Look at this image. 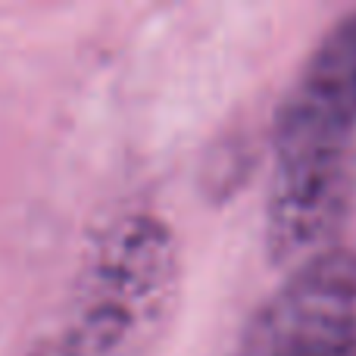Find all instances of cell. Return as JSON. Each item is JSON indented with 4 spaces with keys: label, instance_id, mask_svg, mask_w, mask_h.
<instances>
[{
    "label": "cell",
    "instance_id": "cell-1",
    "mask_svg": "<svg viewBox=\"0 0 356 356\" xmlns=\"http://www.w3.org/2000/svg\"><path fill=\"white\" fill-rule=\"evenodd\" d=\"M356 10L309 50L275 119L266 247L284 269L334 247L353 200Z\"/></svg>",
    "mask_w": 356,
    "mask_h": 356
},
{
    "label": "cell",
    "instance_id": "cell-2",
    "mask_svg": "<svg viewBox=\"0 0 356 356\" xmlns=\"http://www.w3.org/2000/svg\"><path fill=\"white\" fill-rule=\"evenodd\" d=\"M178 297V244L150 213L110 222L88 250L66 328L47 356H144Z\"/></svg>",
    "mask_w": 356,
    "mask_h": 356
},
{
    "label": "cell",
    "instance_id": "cell-3",
    "mask_svg": "<svg viewBox=\"0 0 356 356\" xmlns=\"http://www.w3.org/2000/svg\"><path fill=\"white\" fill-rule=\"evenodd\" d=\"M232 356H356V257L344 247L288 269Z\"/></svg>",
    "mask_w": 356,
    "mask_h": 356
}]
</instances>
